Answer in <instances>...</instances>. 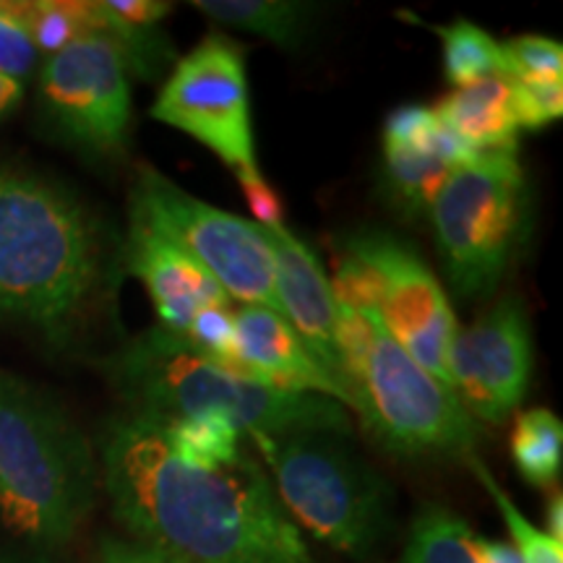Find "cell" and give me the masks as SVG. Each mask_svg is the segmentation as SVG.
I'll return each mask as SVG.
<instances>
[{
    "instance_id": "1",
    "label": "cell",
    "mask_w": 563,
    "mask_h": 563,
    "mask_svg": "<svg viewBox=\"0 0 563 563\" xmlns=\"http://www.w3.org/2000/svg\"><path fill=\"white\" fill-rule=\"evenodd\" d=\"M102 483L136 543L180 563H316L251 454L188 464L150 415L133 412L108 428Z\"/></svg>"
},
{
    "instance_id": "2",
    "label": "cell",
    "mask_w": 563,
    "mask_h": 563,
    "mask_svg": "<svg viewBox=\"0 0 563 563\" xmlns=\"http://www.w3.org/2000/svg\"><path fill=\"white\" fill-rule=\"evenodd\" d=\"M115 384L136 415L159 420L224 415L243 435L327 431L350 435L347 410L319 394L282 391L154 327L115 357Z\"/></svg>"
},
{
    "instance_id": "3",
    "label": "cell",
    "mask_w": 563,
    "mask_h": 563,
    "mask_svg": "<svg viewBox=\"0 0 563 563\" xmlns=\"http://www.w3.org/2000/svg\"><path fill=\"white\" fill-rule=\"evenodd\" d=\"M97 282V235L81 203L34 175L0 170V319L58 336Z\"/></svg>"
},
{
    "instance_id": "4",
    "label": "cell",
    "mask_w": 563,
    "mask_h": 563,
    "mask_svg": "<svg viewBox=\"0 0 563 563\" xmlns=\"http://www.w3.org/2000/svg\"><path fill=\"white\" fill-rule=\"evenodd\" d=\"M89 441L53 399L0 373V517L34 545L68 543L95 506Z\"/></svg>"
},
{
    "instance_id": "5",
    "label": "cell",
    "mask_w": 563,
    "mask_h": 563,
    "mask_svg": "<svg viewBox=\"0 0 563 563\" xmlns=\"http://www.w3.org/2000/svg\"><path fill=\"white\" fill-rule=\"evenodd\" d=\"M292 522L352 559H368L389 534L391 488L344 435L295 431L251 435Z\"/></svg>"
},
{
    "instance_id": "6",
    "label": "cell",
    "mask_w": 563,
    "mask_h": 563,
    "mask_svg": "<svg viewBox=\"0 0 563 563\" xmlns=\"http://www.w3.org/2000/svg\"><path fill=\"white\" fill-rule=\"evenodd\" d=\"M350 407L386 452L405 460H470L481 426L456 394L420 368L373 316L368 340L344 361Z\"/></svg>"
},
{
    "instance_id": "7",
    "label": "cell",
    "mask_w": 563,
    "mask_h": 563,
    "mask_svg": "<svg viewBox=\"0 0 563 563\" xmlns=\"http://www.w3.org/2000/svg\"><path fill=\"white\" fill-rule=\"evenodd\" d=\"M431 228L443 272L462 298L496 292L525 241L527 180L517 152H483L435 191Z\"/></svg>"
},
{
    "instance_id": "8",
    "label": "cell",
    "mask_w": 563,
    "mask_h": 563,
    "mask_svg": "<svg viewBox=\"0 0 563 563\" xmlns=\"http://www.w3.org/2000/svg\"><path fill=\"white\" fill-rule=\"evenodd\" d=\"M131 217L201 264L230 300L279 313L274 290V253L264 228L183 191L165 173L141 167L131 196Z\"/></svg>"
},
{
    "instance_id": "9",
    "label": "cell",
    "mask_w": 563,
    "mask_h": 563,
    "mask_svg": "<svg viewBox=\"0 0 563 563\" xmlns=\"http://www.w3.org/2000/svg\"><path fill=\"white\" fill-rule=\"evenodd\" d=\"M152 118L201 141L232 170L256 167L245 58L224 32H209L175 63Z\"/></svg>"
},
{
    "instance_id": "10",
    "label": "cell",
    "mask_w": 563,
    "mask_h": 563,
    "mask_svg": "<svg viewBox=\"0 0 563 563\" xmlns=\"http://www.w3.org/2000/svg\"><path fill=\"white\" fill-rule=\"evenodd\" d=\"M40 100L47 121L70 144L112 154L131 131V68L123 47L110 34L89 32L40 70Z\"/></svg>"
},
{
    "instance_id": "11",
    "label": "cell",
    "mask_w": 563,
    "mask_h": 563,
    "mask_svg": "<svg viewBox=\"0 0 563 563\" xmlns=\"http://www.w3.org/2000/svg\"><path fill=\"white\" fill-rule=\"evenodd\" d=\"M344 249L371 266L378 279L376 316L386 334L452 389L446 357L456 334V316L441 282L428 272L410 245L389 232L365 230L344 241Z\"/></svg>"
},
{
    "instance_id": "12",
    "label": "cell",
    "mask_w": 563,
    "mask_h": 563,
    "mask_svg": "<svg viewBox=\"0 0 563 563\" xmlns=\"http://www.w3.org/2000/svg\"><path fill=\"white\" fill-rule=\"evenodd\" d=\"M449 382L473 420L501 426L522 405L532 376L530 319L506 295L470 327L456 329L446 357Z\"/></svg>"
},
{
    "instance_id": "13",
    "label": "cell",
    "mask_w": 563,
    "mask_h": 563,
    "mask_svg": "<svg viewBox=\"0 0 563 563\" xmlns=\"http://www.w3.org/2000/svg\"><path fill=\"white\" fill-rule=\"evenodd\" d=\"M274 253V290H277L279 316L295 329L321 371L342 391L344 407H350L347 378H344L340 340V306H336L332 282L323 274L319 256L292 235L290 230L264 228Z\"/></svg>"
},
{
    "instance_id": "14",
    "label": "cell",
    "mask_w": 563,
    "mask_h": 563,
    "mask_svg": "<svg viewBox=\"0 0 563 563\" xmlns=\"http://www.w3.org/2000/svg\"><path fill=\"white\" fill-rule=\"evenodd\" d=\"M125 262L131 274L144 282L159 327L167 332L186 334L203 308L230 306L228 295L201 264L136 217H131Z\"/></svg>"
},
{
    "instance_id": "15",
    "label": "cell",
    "mask_w": 563,
    "mask_h": 563,
    "mask_svg": "<svg viewBox=\"0 0 563 563\" xmlns=\"http://www.w3.org/2000/svg\"><path fill=\"white\" fill-rule=\"evenodd\" d=\"M232 357L235 368L256 382L282 391L319 394L344 407L336 384L313 361L290 323L272 308L241 306L232 311Z\"/></svg>"
},
{
    "instance_id": "16",
    "label": "cell",
    "mask_w": 563,
    "mask_h": 563,
    "mask_svg": "<svg viewBox=\"0 0 563 563\" xmlns=\"http://www.w3.org/2000/svg\"><path fill=\"white\" fill-rule=\"evenodd\" d=\"M433 115L475 152H511L517 146L514 87L504 74L454 87L435 102Z\"/></svg>"
},
{
    "instance_id": "17",
    "label": "cell",
    "mask_w": 563,
    "mask_h": 563,
    "mask_svg": "<svg viewBox=\"0 0 563 563\" xmlns=\"http://www.w3.org/2000/svg\"><path fill=\"white\" fill-rule=\"evenodd\" d=\"M477 154L483 152H475L439 123L428 146H384L386 188L405 214H426L443 180Z\"/></svg>"
},
{
    "instance_id": "18",
    "label": "cell",
    "mask_w": 563,
    "mask_h": 563,
    "mask_svg": "<svg viewBox=\"0 0 563 563\" xmlns=\"http://www.w3.org/2000/svg\"><path fill=\"white\" fill-rule=\"evenodd\" d=\"M196 11L228 30H243L295 51L302 45L316 16L313 3L298 0H196Z\"/></svg>"
},
{
    "instance_id": "19",
    "label": "cell",
    "mask_w": 563,
    "mask_h": 563,
    "mask_svg": "<svg viewBox=\"0 0 563 563\" xmlns=\"http://www.w3.org/2000/svg\"><path fill=\"white\" fill-rule=\"evenodd\" d=\"M391 563H481L475 553V532L460 514L428 504L415 514L407 543Z\"/></svg>"
},
{
    "instance_id": "20",
    "label": "cell",
    "mask_w": 563,
    "mask_h": 563,
    "mask_svg": "<svg viewBox=\"0 0 563 563\" xmlns=\"http://www.w3.org/2000/svg\"><path fill=\"white\" fill-rule=\"evenodd\" d=\"M511 460L519 475L534 488H551L561 475L563 426L545 407L519 412L511 435Z\"/></svg>"
},
{
    "instance_id": "21",
    "label": "cell",
    "mask_w": 563,
    "mask_h": 563,
    "mask_svg": "<svg viewBox=\"0 0 563 563\" xmlns=\"http://www.w3.org/2000/svg\"><path fill=\"white\" fill-rule=\"evenodd\" d=\"M159 420V418H154ZM175 454L188 464H222L243 452V431L224 415H194V418L159 420Z\"/></svg>"
},
{
    "instance_id": "22",
    "label": "cell",
    "mask_w": 563,
    "mask_h": 563,
    "mask_svg": "<svg viewBox=\"0 0 563 563\" xmlns=\"http://www.w3.org/2000/svg\"><path fill=\"white\" fill-rule=\"evenodd\" d=\"M435 34L443 42V70L454 87L504 74L501 42L493 40L483 26L456 19L449 26H435Z\"/></svg>"
},
{
    "instance_id": "23",
    "label": "cell",
    "mask_w": 563,
    "mask_h": 563,
    "mask_svg": "<svg viewBox=\"0 0 563 563\" xmlns=\"http://www.w3.org/2000/svg\"><path fill=\"white\" fill-rule=\"evenodd\" d=\"M21 16H24L37 53L47 55L63 51L84 34L100 32L91 3H66V0L21 3Z\"/></svg>"
},
{
    "instance_id": "24",
    "label": "cell",
    "mask_w": 563,
    "mask_h": 563,
    "mask_svg": "<svg viewBox=\"0 0 563 563\" xmlns=\"http://www.w3.org/2000/svg\"><path fill=\"white\" fill-rule=\"evenodd\" d=\"M467 462H470V467L475 470L477 481L483 483V488L488 490L493 504H496L498 511H501L506 530H509L511 540H514V551L519 553L522 563H563V548L559 540H553L551 534L538 530V527H534L530 519L519 511V506L511 501L509 493L498 485L496 477L490 475V470L485 467L477 456H470Z\"/></svg>"
},
{
    "instance_id": "25",
    "label": "cell",
    "mask_w": 563,
    "mask_h": 563,
    "mask_svg": "<svg viewBox=\"0 0 563 563\" xmlns=\"http://www.w3.org/2000/svg\"><path fill=\"white\" fill-rule=\"evenodd\" d=\"M504 76L511 81L563 79V47L545 34H519L501 42Z\"/></svg>"
},
{
    "instance_id": "26",
    "label": "cell",
    "mask_w": 563,
    "mask_h": 563,
    "mask_svg": "<svg viewBox=\"0 0 563 563\" xmlns=\"http://www.w3.org/2000/svg\"><path fill=\"white\" fill-rule=\"evenodd\" d=\"M37 47L21 16V3H0V76L24 81L37 63Z\"/></svg>"
},
{
    "instance_id": "27",
    "label": "cell",
    "mask_w": 563,
    "mask_h": 563,
    "mask_svg": "<svg viewBox=\"0 0 563 563\" xmlns=\"http://www.w3.org/2000/svg\"><path fill=\"white\" fill-rule=\"evenodd\" d=\"M563 79L555 81H511L514 110L519 131H540L563 115Z\"/></svg>"
},
{
    "instance_id": "28",
    "label": "cell",
    "mask_w": 563,
    "mask_h": 563,
    "mask_svg": "<svg viewBox=\"0 0 563 563\" xmlns=\"http://www.w3.org/2000/svg\"><path fill=\"white\" fill-rule=\"evenodd\" d=\"M188 342L194 344L196 350H201L203 355L214 357L230 368H235V357H232V311L230 306H214L203 308V311L196 313L191 327L186 329Z\"/></svg>"
},
{
    "instance_id": "29",
    "label": "cell",
    "mask_w": 563,
    "mask_h": 563,
    "mask_svg": "<svg viewBox=\"0 0 563 563\" xmlns=\"http://www.w3.org/2000/svg\"><path fill=\"white\" fill-rule=\"evenodd\" d=\"M439 121L433 110L420 104H405L386 115L384 146H428L435 136Z\"/></svg>"
},
{
    "instance_id": "30",
    "label": "cell",
    "mask_w": 563,
    "mask_h": 563,
    "mask_svg": "<svg viewBox=\"0 0 563 563\" xmlns=\"http://www.w3.org/2000/svg\"><path fill=\"white\" fill-rule=\"evenodd\" d=\"M238 186L243 188L249 207L256 217L258 228H282V201L274 194V188L264 180V175L258 173V167H245V170H235Z\"/></svg>"
},
{
    "instance_id": "31",
    "label": "cell",
    "mask_w": 563,
    "mask_h": 563,
    "mask_svg": "<svg viewBox=\"0 0 563 563\" xmlns=\"http://www.w3.org/2000/svg\"><path fill=\"white\" fill-rule=\"evenodd\" d=\"M100 563H180V561L154 551L150 545L112 540V543H104L100 553Z\"/></svg>"
},
{
    "instance_id": "32",
    "label": "cell",
    "mask_w": 563,
    "mask_h": 563,
    "mask_svg": "<svg viewBox=\"0 0 563 563\" xmlns=\"http://www.w3.org/2000/svg\"><path fill=\"white\" fill-rule=\"evenodd\" d=\"M475 553L481 563H522L519 553L511 545L498 543V540H485L475 534Z\"/></svg>"
},
{
    "instance_id": "33",
    "label": "cell",
    "mask_w": 563,
    "mask_h": 563,
    "mask_svg": "<svg viewBox=\"0 0 563 563\" xmlns=\"http://www.w3.org/2000/svg\"><path fill=\"white\" fill-rule=\"evenodd\" d=\"M545 525L548 530L545 534H551L553 540L563 543V496L559 490L548 498V511H545Z\"/></svg>"
},
{
    "instance_id": "34",
    "label": "cell",
    "mask_w": 563,
    "mask_h": 563,
    "mask_svg": "<svg viewBox=\"0 0 563 563\" xmlns=\"http://www.w3.org/2000/svg\"><path fill=\"white\" fill-rule=\"evenodd\" d=\"M21 95H24V84L0 76V121L21 102Z\"/></svg>"
},
{
    "instance_id": "35",
    "label": "cell",
    "mask_w": 563,
    "mask_h": 563,
    "mask_svg": "<svg viewBox=\"0 0 563 563\" xmlns=\"http://www.w3.org/2000/svg\"><path fill=\"white\" fill-rule=\"evenodd\" d=\"M0 563H53L42 555H21V553H0Z\"/></svg>"
}]
</instances>
